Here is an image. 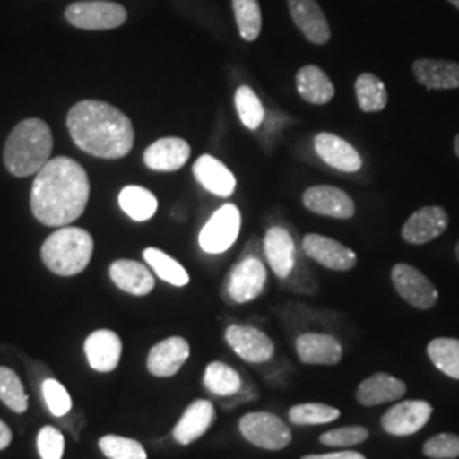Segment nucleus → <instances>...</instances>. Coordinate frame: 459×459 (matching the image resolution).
Masks as SVG:
<instances>
[{
    "instance_id": "f257e3e1",
    "label": "nucleus",
    "mask_w": 459,
    "mask_h": 459,
    "mask_svg": "<svg viewBox=\"0 0 459 459\" xmlns=\"http://www.w3.org/2000/svg\"><path fill=\"white\" fill-rule=\"evenodd\" d=\"M91 184L82 165L68 157L49 159L33 182L31 210L47 227H66L85 212Z\"/></svg>"
},
{
    "instance_id": "f03ea898",
    "label": "nucleus",
    "mask_w": 459,
    "mask_h": 459,
    "mask_svg": "<svg viewBox=\"0 0 459 459\" xmlns=\"http://www.w3.org/2000/svg\"><path fill=\"white\" fill-rule=\"evenodd\" d=\"M75 145L99 159H121L132 152L134 128L130 117L102 100H81L66 116Z\"/></svg>"
},
{
    "instance_id": "7ed1b4c3",
    "label": "nucleus",
    "mask_w": 459,
    "mask_h": 459,
    "mask_svg": "<svg viewBox=\"0 0 459 459\" xmlns=\"http://www.w3.org/2000/svg\"><path fill=\"white\" fill-rule=\"evenodd\" d=\"M53 150V136L43 119L30 117L11 132L4 148V164L16 178L38 174L48 164Z\"/></svg>"
},
{
    "instance_id": "20e7f679",
    "label": "nucleus",
    "mask_w": 459,
    "mask_h": 459,
    "mask_svg": "<svg viewBox=\"0 0 459 459\" xmlns=\"http://www.w3.org/2000/svg\"><path fill=\"white\" fill-rule=\"evenodd\" d=\"M94 238L87 230L62 227L53 231L41 247V259L58 276H75L92 259Z\"/></svg>"
},
{
    "instance_id": "39448f33",
    "label": "nucleus",
    "mask_w": 459,
    "mask_h": 459,
    "mask_svg": "<svg viewBox=\"0 0 459 459\" xmlns=\"http://www.w3.org/2000/svg\"><path fill=\"white\" fill-rule=\"evenodd\" d=\"M238 430L246 441L265 451H282L293 441L288 424L269 411L246 413L238 422Z\"/></svg>"
},
{
    "instance_id": "423d86ee",
    "label": "nucleus",
    "mask_w": 459,
    "mask_h": 459,
    "mask_svg": "<svg viewBox=\"0 0 459 459\" xmlns=\"http://www.w3.org/2000/svg\"><path fill=\"white\" fill-rule=\"evenodd\" d=\"M66 21L81 30L104 31L115 30L126 22L128 13L121 4L108 0H83L68 5Z\"/></svg>"
},
{
    "instance_id": "0eeeda50",
    "label": "nucleus",
    "mask_w": 459,
    "mask_h": 459,
    "mask_svg": "<svg viewBox=\"0 0 459 459\" xmlns=\"http://www.w3.org/2000/svg\"><path fill=\"white\" fill-rule=\"evenodd\" d=\"M392 282L394 291L417 310H430L439 301V291L432 281L411 264H394Z\"/></svg>"
},
{
    "instance_id": "6e6552de",
    "label": "nucleus",
    "mask_w": 459,
    "mask_h": 459,
    "mask_svg": "<svg viewBox=\"0 0 459 459\" xmlns=\"http://www.w3.org/2000/svg\"><path fill=\"white\" fill-rule=\"evenodd\" d=\"M242 216L235 204H223L199 233V246L208 254H223L238 238Z\"/></svg>"
},
{
    "instance_id": "1a4fd4ad",
    "label": "nucleus",
    "mask_w": 459,
    "mask_h": 459,
    "mask_svg": "<svg viewBox=\"0 0 459 459\" xmlns=\"http://www.w3.org/2000/svg\"><path fill=\"white\" fill-rule=\"evenodd\" d=\"M432 411V405L426 400L398 402L383 413L381 427L386 434L396 437L413 436L427 426Z\"/></svg>"
},
{
    "instance_id": "9d476101",
    "label": "nucleus",
    "mask_w": 459,
    "mask_h": 459,
    "mask_svg": "<svg viewBox=\"0 0 459 459\" xmlns=\"http://www.w3.org/2000/svg\"><path fill=\"white\" fill-rule=\"evenodd\" d=\"M267 281L264 264L257 257H246L237 264L227 281V291L233 303L244 305L263 295Z\"/></svg>"
},
{
    "instance_id": "9b49d317",
    "label": "nucleus",
    "mask_w": 459,
    "mask_h": 459,
    "mask_svg": "<svg viewBox=\"0 0 459 459\" xmlns=\"http://www.w3.org/2000/svg\"><path fill=\"white\" fill-rule=\"evenodd\" d=\"M301 247L305 255L332 271L344 273L354 269L358 264V255L352 248L318 233L305 235Z\"/></svg>"
},
{
    "instance_id": "f8f14e48",
    "label": "nucleus",
    "mask_w": 459,
    "mask_h": 459,
    "mask_svg": "<svg viewBox=\"0 0 459 459\" xmlns=\"http://www.w3.org/2000/svg\"><path fill=\"white\" fill-rule=\"evenodd\" d=\"M225 339L233 352L250 364H263L274 358V342L259 328L230 325L225 332Z\"/></svg>"
},
{
    "instance_id": "ddd939ff",
    "label": "nucleus",
    "mask_w": 459,
    "mask_h": 459,
    "mask_svg": "<svg viewBox=\"0 0 459 459\" xmlns=\"http://www.w3.org/2000/svg\"><path fill=\"white\" fill-rule=\"evenodd\" d=\"M301 201L308 212L322 216L349 220L356 214V203L352 201V197L342 189L328 184L308 187L303 193Z\"/></svg>"
},
{
    "instance_id": "4468645a",
    "label": "nucleus",
    "mask_w": 459,
    "mask_h": 459,
    "mask_svg": "<svg viewBox=\"0 0 459 459\" xmlns=\"http://www.w3.org/2000/svg\"><path fill=\"white\" fill-rule=\"evenodd\" d=\"M449 227V214L443 206H424L402 227V238L411 246H424L439 238Z\"/></svg>"
},
{
    "instance_id": "2eb2a0df",
    "label": "nucleus",
    "mask_w": 459,
    "mask_h": 459,
    "mask_svg": "<svg viewBox=\"0 0 459 459\" xmlns=\"http://www.w3.org/2000/svg\"><path fill=\"white\" fill-rule=\"evenodd\" d=\"M298 359L308 366H335L342 361V344L328 333L308 332L296 339Z\"/></svg>"
},
{
    "instance_id": "dca6fc26",
    "label": "nucleus",
    "mask_w": 459,
    "mask_h": 459,
    "mask_svg": "<svg viewBox=\"0 0 459 459\" xmlns=\"http://www.w3.org/2000/svg\"><path fill=\"white\" fill-rule=\"evenodd\" d=\"M189 354L191 347L184 337H169L150 349L147 369L153 377H174L181 371L184 362L189 359Z\"/></svg>"
},
{
    "instance_id": "f3484780",
    "label": "nucleus",
    "mask_w": 459,
    "mask_h": 459,
    "mask_svg": "<svg viewBox=\"0 0 459 459\" xmlns=\"http://www.w3.org/2000/svg\"><path fill=\"white\" fill-rule=\"evenodd\" d=\"M83 351H85V358L89 361V366L94 371L111 373V371H115L117 364L121 361L123 342L116 332L102 328V330L92 332L87 337V341L83 344Z\"/></svg>"
},
{
    "instance_id": "a211bd4d",
    "label": "nucleus",
    "mask_w": 459,
    "mask_h": 459,
    "mask_svg": "<svg viewBox=\"0 0 459 459\" xmlns=\"http://www.w3.org/2000/svg\"><path fill=\"white\" fill-rule=\"evenodd\" d=\"M296 28L313 45H327L332 38L330 24L316 0H288Z\"/></svg>"
},
{
    "instance_id": "6ab92c4d",
    "label": "nucleus",
    "mask_w": 459,
    "mask_h": 459,
    "mask_svg": "<svg viewBox=\"0 0 459 459\" xmlns=\"http://www.w3.org/2000/svg\"><path fill=\"white\" fill-rule=\"evenodd\" d=\"M191 157V147L178 136H165L153 142L143 153V162L150 170L174 172L179 170Z\"/></svg>"
},
{
    "instance_id": "aec40b11",
    "label": "nucleus",
    "mask_w": 459,
    "mask_h": 459,
    "mask_svg": "<svg viewBox=\"0 0 459 459\" xmlns=\"http://www.w3.org/2000/svg\"><path fill=\"white\" fill-rule=\"evenodd\" d=\"M316 155L335 170L358 172L362 167L359 152L344 138L332 133H318L315 136Z\"/></svg>"
},
{
    "instance_id": "412c9836",
    "label": "nucleus",
    "mask_w": 459,
    "mask_h": 459,
    "mask_svg": "<svg viewBox=\"0 0 459 459\" xmlns=\"http://www.w3.org/2000/svg\"><path fill=\"white\" fill-rule=\"evenodd\" d=\"M264 252L273 273L279 279H286L296 264L295 240L282 227H271L264 237Z\"/></svg>"
},
{
    "instance_id": "4be33fe9",
    "label": "nucleus",
    "mask_w": 459,
    "mask_h": 459,
    "mask_svg": "<svg viewBox=\"0 0 459 459\" xmlns=\"http://www.w3.org/2000/svg\"><path fill=\"white\" fill-rule=\"evenodd\" d=\"M411 72L415 81L429 91L459 89L458 62L419 58L413 62Z\"/></svg>"
},
{
    "instance_id": "5701e85b",
    "label": "nucleus",
    "mask_w": 459,
    "mask_h": 459,
    "mask_svg": "<svg viewBox=\"0 0 459 459\" xmlns=\"http://www.w3.org/2000/svg\"><path fill=\"white\" fill-rule=\"evenodd\" d=\"M407 394V385L388 373H377L366 377L356 390V400L362 407H377L400 400Z\"/></svg>"
},
{
    "instance_id": "b1692460",
    "label": "nucleus",
    "mask_w": 459,
    "mask_h": 459,
    "mask_svg": "<svg viewBox=\"0 0 459 459\" xmlns=\"http://www.w3.org/2000/svg\"><path fill=\"white\" fill-rule=\"evenodd\" d=\"M213 420V403L210 400H195L182 413L179 422L172 430V436L181 446H189L206 434Z\"/></svg>"
},
{
    "instance_id": "393cba45",
    "label": "nucleus",
    "mask_w": 459,
    "mask_h": 459,
    "mask_svg": "<svg viewBox=\"0 0 459 459\" xmlns=\"http://www.w3.org/2000/svg\"><path fill=\"white\" fill-rule=\"evenodd\" d=\"M196 181L214 196L229 197L237 189V179L227 165L213 155H201L193 167Z\"/></svg>"
},
{
    "instance_id": "a878e982",
    "label": "nucleus",
    "mask_w": 459,
    "mask_h": 459,
    "mask_svg": "<svg viewBox=\"0 0 459 459\" xmlns=\"http://www.w3.org/2000/svg\"><path fill=\"white\" fill-rule=\"evenodd\" d=\"M109 276L116 286L128 295L147 296L155 288V278L150 269L136 261H115L109 267Z\"/></svg>"
},
{
    "instance_id": "bb28decb",
    "label": "nucleus",
    "mask_w": 459,
    "mask_h": 459,
    "mask_svg": "<svg viewBox=\"0 0 459 459\" xmlns=\"http://www.w3.org/2000/svg\"><path fill=\"white\" fill-rule=\"evenodd\" d=\"M298 94L315 106L328 104L335 96V85L327 74L316 65L301 66L296 74Z\"/></svg>"
},
{
    "instance_id": "cd10ccee",
    "label": "nucleus",
    "mask_w": 459,
    "mask_h": 459,
    "mask_svg": "<svg viewBox=\"0 0 459 459\" xmlns=\"http://www.w3.org/2000/svg\"><path fill=\"white\" fill-rule=\"evenodd\" d=\"M119 206L134 221H148L157 213L159 201L152 191L140 186H126L119 193Z\"/></svg>"
},
{
    "instance_id": "c85d7f7f",
    "label": "nucleus",
    "mask_w": 459,
    "mask_h": 459,
    "mask_svg": "<svg viewBox=\"0 0 459 459\" xmlns=\"http://www.w3.org/2000/svg\"><path fill=\"white\" fill-rule=\"evenodd\" d=\"M203 383L208 392L218 396H233L242 390V377L238 371L225 362H210L204 371Z\"/></svg>"
},
{
    "instance_id": "c756f323",
    "label": "nucleus",
    "mask_w": 459,
    "mask_h": 459,
    "mask_svg": "<svg viewBox=\"0 0 459 459\" xmlns=\"http://www.w3.org/2000/svg\"><path fill=\"white\" fill-rule=\"evenodd\" d=\"M358 104L364 113H379L388 106V92L375 74H361L354 83Z\"/></svg>"
},
{
    "instance_id": "7c9ffc66",
    "label": "nucleus",
    "mask_w": 459,
    "mask_h": 459,
    "mask_svg": "<svg viewBox=\"0 0 459 459\" xmlns=\"http://www.w3.org/2000/svg\"><path fill=\"white\" fill-rule=\"evenodd\" d=\"M427 356L446 377L459 379V339L437 337L430 341Z\"/></svg>"
},
{
    "instance_id": "2f4dec72",
    "label": "nucleus",
    "mask_w": 459,
    "mask_h": 459,
    "mask_svg": "<svg viewBox=\"0 0 459 459\" xmlns=\"http://www.w3.org/2000/svg\"><path fill=\"white\" fill-rule=\"evenodd\" d=\"M143 259L152 267V271L165 282L172 286H186L189 282V274L176 259H172L164 250L148 247L143 250Z\"/></svg>"
},
{
    "instance_id": "473e14b6",
    "label": "nucleus",
    "mask_w": 459,
    "mask_h": 459,
    "mask_svg": "<svg viewBox=\"0 0 459 459\" xmlns=\"http://www.w3.org/2000/svg\"><path fill=\"white\" fill-rule=\"evenodd\" d=\"M238 33L246 41H255L263 30V11L259 0H231Z\"/></svg>"
},
{
    "instance_id": "72a5a7b5",
    "label": "nucleus",
    "mask_w": 459,
    "mask_h": 459,
    "mask_svg": "<svg viewBox=\"0 0 459 459\" xmlns=\"http://www.w3.org/2000/svg\"><path fill=\"white\" fill-rule=\"evenodd\" d=\"M290 422L295 426H322L341 417V411L325 403H298L288 411Z\"/></svg>"
},
{
    "instance_id": "f704fd0d",
    "label": "nucleus",
    "mask_w": 459,
    "mask_h": 459,
    "mask_svg": "<svg viewBox=\"0 0 459 459\" xmlns=\"http://www.w3.org/2000/svg\"><path fill=\"white\" fill-rule=\"evenodd\" d=\"M0 400L16 413H24L30 407V398L24 392L21 377L5 366H0Z\"/></svg>"
},
{
    "instance_id": "c9c22d12",
    "label": "nucleus",
    "mask_w": 459,
    "mask_h": 459,
    "mask_svg": "<svg viewBox=\"0 0 459 459\" xmlns=\"http://www.w3.org/2000/svg\"><path fill=\"white\" fill-rule=\"evenodd\" d=\"M235 108L240 121L248 130H257L263 125L264 115H265L263 102L248 85H242L237 89Z\"/></svg>"
},
{
    "instance_id": "e433bc0d",
    "label": "nucleus",
    "mask_w": 459,
    "mask_h": 459,
    "mask_svg": "<svg viewBox=\"0 0 459 459\" xmlns=\"http://www.w3.org/2000/svg\"><path fill=\"white\" fill-rule=\"evenodd\" d=\"M99 449L108 459H148L142 443L123 436H104L99 439Z\"/></svg>"
},
{
    "instance_id": "4c0bfd02",
    "label": "nucleus",
    "mask_w": 459,
    "mask_h": 459,
    "mask_svg": "<svg viewBox=\"0 0 459 459\" xmlns=\"http://www.w3.org/2000/svg\"><path fill=\"white\" fill-rule=\"evenodd\" d=\"M41 392L48 411L55 417H65L68 411H72V398L66 392L65 386L56 381L55 377H48L41 385Z\"/></svg>"
},
{
    "instance_id": "58836bf2",
    "label": "nucleus",
    "mask_w": 459,
    "mask_h": 459,
    "mask_svg": "<svg viewBox=\"0 0 459 459\" xmlns=\"http://www.w3.org/2000/svg\"><path fill=\"white\" fill-rule=\"evenodd\" d=\"M422 453L429 459L459 458V436L453 432L432 436L422 446Z\"/></svg>"
},
{
    "instance_id": "ea45409f",
    "label": "nucleus",
    "mask_w": 459,
    "mask_h": 459,
    "mask_svg": "<svg viewBox=\"0 0 459 459\" xmlns=\"http://www.w3.org/2000/svg\"><path fill=\"white\" fill-rule=\"evenodd\" d=\"M369 430L362 426H347L324 432L318 441L330 447H351L368 441Z\"/></svg>"
},
{
    "instance_id": "a19ab883",
    "label": "nucleus",
    "mask_w": 459,
    "mask_h": 459,
    "mask_svg": "<svg viewBox=\"0 0 459 459\" xmlns=\"http://www.w3.org/2000/svg\"><path fill=\"white\" fill-rule=\"evenodd\" d=\"M38 453L41 459H62L65 453V437L53 426H45L38 432Z\"/></svg>"
},
{
    "instance_id": "79ce46f5",
    "label": "nucleus",
    "mask_w": 459,
    "mask_h": 459,
    "mask_svg": "<svg viewBox=\"0 0 459 459\" xmlns=\"http://www.w3.org/2000/svg\"><path fill=\"white\" fill-rule=\"evenodd\" d=\"M299 459H366V456L358 451H337L327 455H307Z\"/></svg>"
},
{
    "instance_id": "37998d69",
    "label": "nucleus",
    "mask_w": 459,
    "mask_h": 459,
    "mask_svg": "<svg viewBox=\"0 0 459 459\" xmlns=\"http://www.w3.org/2000/svg\"><path fill=\"white\" fill-rule=\"evenodd\" d=\"M11 443H13V430L5 422L0 420V451L5 449Z\"/></svg>"
},
{
    "instance_id": "c03bdc74",
    "label": "nucleus",
    "mask_w": 459,
    "mask_h": 459,
    "mask_svg": "<svg viewBox=\"0 0 459 459\" xmlns=\"http://www.w3.org/2000/svg\"><path fill=\"white\" fill-rule=\"evenodd\" d=\"M453 148H455V153H456V157L459 159V133L455 136V142H453Z\"/></svg>"
},
{
    "instance_id": "a18cd8bd",
    "label": "nucleus",
    "mask_w": 459,
    "mask_h": 459,
    "mask_svg": "<svg viewBox=\"0 0 459 459\" xmlns=\"http://www.w3.org/2000/svg\"><path fill=\"white\" fill-rule=\"evenodd\" d=\"M447 2H449L453 7H456L459 11V0H447Z\"/></svg>"
},
{
    "instance_id": "49530a36",
    "label": "nucleus",
    "mask_w": 459,
    "mask_h": 459,
    "mask_svg": "<svg viewBox=\"0 0 459 459\" xmlns=\"http://www.w3.org/2000/svg\"><path fill=\"white\" fill-rule=\"evenodd\" d=\"M455 254H456V259H458L459 263V242L456 244V247H455Z\"/></svg>"
}]
</instances>
